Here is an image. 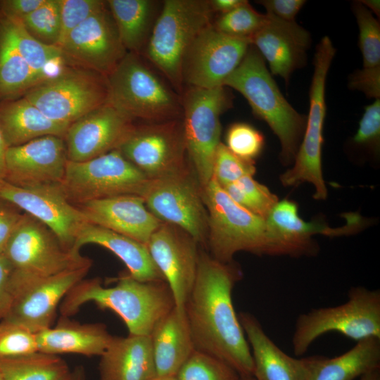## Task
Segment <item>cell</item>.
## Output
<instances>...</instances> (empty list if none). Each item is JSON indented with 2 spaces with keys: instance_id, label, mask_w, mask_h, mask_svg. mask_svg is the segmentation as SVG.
I'll return each instance as SVG.
<instances>
[{
  "instance_id": "6da1fadb",
  "label": "cell",
  "mask_w": 380,
  "mask_h": 380,
  "mask_svg": "<svg viewBox=\"0 0 380 380\" xmlns=\"http://www.w3.org/2000/svg\"><path fill=\"white\" fill-rule=\"evenodd\" d=\"M242 276L233 261L221 262L200 251L184 315L196 350L223 361L241 376H248L253 374V358L232 302L233 289Z\"/></svg>"
},
{
  "instance_id": "9f6ffc18",
  "label": "cell",
  "mask_w": 380,
  "mask_h": 380,
  "mask_svg": "<svg viewBox=\"0 0 380 380\" xmlns=\"http://www.w3.org/2000/svg\"><path fill=\"white\" fill-rule=\"evenodd\" d=\"M360 380H380V372L376 370L363 375Z\"/></svg>"
},
{
  "instance_id": "2e32d148",
  "label": "cell",
  "mask_w": 380,
  "mask_h": 380,
  "mask_svg": "<svg viewBox=\"0 0 380 380\" xmlns=\"http://www.w3.org/2000/svg\"><path fill=\"white\" fill-rule=\"evenodd\" d=\"M91 265L44 278L23 279L11 272L14 298L4 319L18 322L35 333L51 327L58 305L69 291L85 278Z\"/></svg>"
},
{
  "instance_id": "ac0fdd59",
  "label": "cell",
  "mask_w": 380,
  "mask_h": 380,
  "mask_svg": "<svg viewBox=\"0 0 380 380\" xmlns=\"http://www.w3.org/2000/svg\"><path fill=\"white\" fill-rule=\"evenodd\" d=\"M58 47L68 65L106 77L127 53L107 4L72 30Z\"/></svg>"
},
{
  "instance_id": "681fc988",
  "label": "cell",
  "mask_w": 380,
  "mask_h": 380,
  "mask_svg": "<svg viewBox=\"0 0 380 380\" xmlns=\"http://www.w3.org/2000/svg\"><path fill=\"white\" fill-rule=\"evenodd\" d=\"M0 200V255L3 254L7 242L21 218L15 208L8 206L6 202Z\"/></svg>"
},
{
  "instance_id": "7c38bea8",
  "label": "cell",
  "mask_w": 380,
  "mask_h": 380,
  "mask_svg": "<svg viewBox=\"0 0 380 380\" xmlns=\"http://www.w3.org/2000/svg\"><path fill=\"white\" fill-rule=\"evenodd\" d=\"M148 179L115 149L85 161L68 160L60 186L68 201L77 205L119 195L141 196Z\"/></svg>"
},
{
  "instance_id": "ba28073f",
  "label": "cell",
  "mask_w": 380,
  "mask_h": 380,
  "mask_svg": "<svg viewBox=\"0 0 380 380\" xmlns=\"http://www.w3.org/2000/svg\"><path fill=\"white\" fill-rule=\"evenodd\" d=\"M232 99L224 86L185 87L181 94L187 157L201 188L212 179L215 154L220 143V116L232 107Z\"/></svg>"
},
{
  "instance_id": "d6a6232c",
  "label": "cell",
  "mask_w": 380,
  "mask_h": 380,
  "mask_svg": "<svg viewBox=\"0 0 380 380\" xmlns=\"http://www.w3.org/2000/svg\"><path fill=\"white\" fill-rule=\"evenodd\" d=\"M42 82L18 53L8 18L0 11V103L23 96Z\"/></svg>"
},
{
  "instance_id": "cb8c5ba5",
  "label": "cell",
  "mask_w": 380,
  "mask_h": 380,
  "mask_svg": "<svg viewBox=\"0 0 380 380\" xmlns=\"http://www.w3.org/2000/svg\"><path fill=\"white\" fill-rule=\"evenodd\" d=\"M87 220L147 245L162 223L146 206L144 198L124 194L79 204Z\"/></svg>"
},
{
  "instance_id": "f1b7e54d",
  "label": "cell",
  "mask_w": 380,
  "mask_h": 380,
  "mask_svg": "<svg viewBox=\"0 0 380 380\" xmlns=\"http://www.w3.org/2000/svg\"><path fill=\"white\" fill-rule=\"evenodd\" d=\"M149 336L157 376H175L195 350L185 315H181L175 307Z\"/></svg>"
},
{
  "instance_id": "74e56055",
  "label": "cell",
  "mask_w": 380,
  "mask_h": 380,
  "mask_svg": "<svg viewBox=\"0 0 380 380\" xmlns=\"http://www.w3.org/2000/svg\"><path fill=\"white\" fill-rule=\"evenodd\" d=\"M352 9L359 29V47L364 69H380V24L360 1L353 3Z\"/></svg>"
},
{
  "instance_id": "c3c4849f",
  "label": "cell",
  "mask_w": 380,
  "mask_h": 380,
  "mask_svg": "<svg viewBox=\"0 0 380 380\" xmlns=\"http://www.w3.org/2000/svg\"><path fill=\"white\" fill-rule=\"evenodd\" d=\"M267 14L286 21H295V17L305 4L304 0H261Z\"/></svg>"
},
{
  "instance_id": "9c48e42d",
  "label": "cell",
  "mask_w": 380,
  "mask_h": 380,
  "mask_svg": "<svg viewBox=\"0 0 380 380\" xmlns=\"http://www.w3.org/2000/svg\"><path fill=\"white\" fill-rule=\"evenodd\" d=\"M336 53L331 40L324 37L315 52L314 72L309 91L310 108L304 134L293 160V166L280 177L283 185L298 186L308 182L313 184L314 198L324 200L327 189L322 175V148L326 117L325 87L327 74Z\"/></svg>"
},
{
  "instance_id": "ee69618b",
  "label": "cell",
  "mask_w": 380,
  "mask_h": 380,
  "mask_svg": "<svg viewBox=\"0 0 380 380\" xmlns=\"http://www.w3.org/2000/svg\"><path fill=\"white\" fill-rule=\"evenodd\" d=\"M101 0H60L61 32L56 46L75 27L106 6Z\"/></svg>"
},
{
  "instance_id": "d590c367",
  "label": "cell",
  "mask_w": 380,
  "mask_h": 380,
  "mask_svg": "<svg viewBox=\"0 0 380 380\" xmlns=\"http://www.w3.org/2000/svg\"><path fill=\"white\" fill-rule=\"evenodd\" d=\"M222 188L235 203L264 219L279 201L275 194L252 175L244 176Z\"/></svg>"
},
{
  "instance_id": "680465c9",
  "label": "cell",
  "mask_w": 380,
  "mask_h": 380,
  "mask_svg": "<svg viewBox=\"0 0 380 380\" xmlns=\"http://www.w3.org/2000/svg\"><path fill=\"white\" fill-rule=\"evenodd\" d=\"M240 380H255L253 376H241Z\"/></svg>"
},
{
  "instance_id": "1f68e13d",
  "label": "cell",
  "mask_w": 380,
  "mask_h": 380,
  "mask_svg": "<svg viewBox=\"0 0 380 380\" xmlns=\"http://www.w3.org/2000/svg\"><path fill=\"white\" fill-rule=\"evenodd\" d=\"M109 11L127 52L141 55L158 17V1L108 0Z\"/></svg>"
},
{
  "instance_id": "816d5d0a",
  "label": "cell",
  "mask_w": 380,
  "mask_h": 380,
  "mask_svg": "<svg viewBox=\"0 0 380 380\" xmlns=\"http://www.w3.org/2000/svg\"><path fill=\"white\" fill-rule=\"evenodd\" d=\"M244 0H209L213 12L224 14L236 8Z\"/></svg>"
},
{
  "instance_id": "f35d334b",
  "label": "cell",
  "mask_w": 380,
  "mask_h": 380,
  "mask_svg": "<svg viewBox=\"0 0 380 380\" xmlns=\"http://www.w3.org/2000/svg\"><path fill=\"white\" fill-rule=\"evenodd\" d=\"M266 18V14L258 13L244 0L231 11L220 14L213 25L223 34L250 40L263 25Z\"/></svg>"
},
{
  "instance_id": "f907efd6",
  "label": "cell",
  "mask_w": 380,
  "mask_h": 380,
  "mask_svg": "<svg viewBox=\"0 0 380 380\" xmlns=\"http://www.w3.org/2000/svg\"><path fill=\"white\" fill-rule=\"evenodd\" d=\"M46 0H0V11L6 16L23 20Z\"/></svg>"
},
{
  "instance_id": "ffe728a7",
  "label": "cell",
  "mask_w": 380,
  "mask_h": 380,
  "mask_svg": "<svg viewBox=\"0 0 380 380\" xmlns=\"http://www.w3.org/2000/svg\"><path fill=\"white\" fill-rule=\"evenodd\" d=\"M134 120L107 103L71 123L64 137L68 160L82 162L118 149Z\"/></svg>"
},
{
  "instance_id": "ab89813d",
  "label": "cell",
  "mask_w": 380,
  "mask_h": 380,
  "mask_svg": "<svg viewBox=\"0 0 380 380\" xmlns=\"http://www.w3.org/2000/svg\"><path fill=\"white\" fill-rule=\"evenodd\" d=\"M20 21L35 39L56 46L61 32L60 0H46Z\"/></svg>"
},
{
  "instance_id": "e0dca14e",
  "label": "cell",
  "mask_w": 380,
  "mask_h": 380,
  "mask_svg": "<svg viewBox=\"0 0 380 380\" xmlns=\"http://www.w3.org/2000/svg\"><path fill=\"white\" fill-rule=\"evenodd\" d=\"M0 200L42 222L72 251L79 232L88 222L82 211L68 201L60 184L19 186L1 179Z\"/></svg>"
},
{
  "instance_id": "5bb4252c",
  "label": "cell",
  "mask_w": 380,
  "mask_h": 380,
  "mask_svg": "<svg viewBox=\"0 0 380 380\" xmlns=\"http://www.w3.org/2000/svg\"><path fill=\"white\" fill-rule=\"evenodd\" d=\"M118 149L148 179L189 170L182 119L135 125Z\"/></svg>"
},
{
  "instance_id": "52a82bcc",
  "label": "cell",
  "mask_w": 380,
  "mask_h": 380,
  "mask_svg": "<svg viewBox=\"0 0 380 380\" xmlns=\"http://www.w3.org/2000/svg\"><path fill=\"white\" fill-rule=\"evenodd\" d=\"M329 332L340 333L356 342L380 338V291L353 286L345 303L299 315L291 338L294 354L303 355L315 340Z\"/></svg>"
},
{
  "instance_id": "7dc6e473",
  "label": "cell",
  "mask_w": 380,
  "mask_h": 380,
  "mask_svg": "<svg viewBox=\"0 0 380 380\" xmlns=\"http://www.w3.org/2000/svg\"><path fill=\"white\" fill-rule=\"evenodd\" d=\"M12 267L3 254L0 255V321L8 314L14 292L11 281Z\"/></svg>"
},
{
  "instance_id": "8fae6325",
  "label": "cell",
  "mask_w": 380,
  "mask_h": 380,
  "mask_svg": "<svg viewBox=\"0 0 380 380\" xmlns=\"http://www.w3.org/2000/svg\"><path fill=\"white\" fill-rule=\"evenodd\" d=\"M3 255L12 274L24 279L44 278L92 264L65 248L45 224L24 213L11 234Z\"/></svg>"
},
{
  "instance_id": "8d00e7d4",
  "label": "cell",
  "mask_w": 380,
  "mask_h": 380,
  "mask_svg": "<svg viewBox=\"0 0 380 380\" xmlns=\"http://www.w3.org/2000/svg\"><path fill=\"white\" fill-rule=\"evenodd\" d=\"M177 380H240V374L223 361L194 350L175 376Z\"/></svg>"
},
{
  "instance_id": "db71d44e",
  "label": "cell",
  "mask_w": 380,
  "mask_h": 380,
  "mask_svg": "<svg viewBox=\"0 0 380 380\" xmlns=\"http://www.w3.org/2000/svg\"><path fill=\"white\" fill-rule=\"evenodd\" d=\"M65 380H87L84 367L81 365L75 367Z\"/></svg>"
},
{
  "instance_id": "603a6c76",
  "label": "cell",
  "mask_w": 380,
  "mask_h": 380,
  "mask_svg": "<svg viewBox=\"0 0 380 380\" xmlns=\"http://www.w3.org/2000/svg\"><path fill=\"white\" fill-rule=\"evenodd\" d=\"M266 16L263 25L251 37V44L267 61L271 75L283 78L287 85L292 73L306 63L311 35L295 21Z\"/></svg>"
},
{
  "instance_id": "7402d4cb",
  "label": "cell",
  "mask_w": 380,
  "mask_h": 380,
  "mask_svg": "<svg viewBox=\"0 0 380 380\" xmlns=\"http://www.w3.org/2000/svg\"><path fill=\"white\" fill-rule=\"evenodd\" d=\"M346 217V223L338 228H331L321 222H308L298 215V205L294 201L284 199L276 203L265 220L277 254L300 256L316 253L312 235H348L358 231L363 224L357 213H348Z\"/></svg>"
},
{
  "instance_id": "277c9868",
  "label": "cell",
  "mask_w": 380,
  "mask_h": 380,
  "mask_svg": "<svg viewBox=\"0 0 380 380\" xmlns=\"http://www.w3.org/2000/svg\"><path fill=\"white\" fill-rule=\"evenodd\" d=\"M201 190L208 213L206 245L213 258L231 262L239 251L277 255L265 219L235 203L213 178Z\"/></svg>"
},
{
  "instance_id": "b9f144b4",
  "label": "cell",
  "mask_w": 380,
  "mask_h": 380,
  "mask_svg": "<svg viewBox=\"0 0 380 380\" xmlns=\"http://www.w3.org/2000/svg\"><path fill=\"white\" fill-rule=\"evenodd\" d=\"M255 172L253 161L236 156L225 144L220 143L215 154L212 178L222 187L236 182L244 176H253Z\"/></svg>"
},
{
  "instance_id": "6f0895ef",
  "label": "cell",
  "mask_w": 380,
  "mask_h": 380,
  "mask_svg": "<svg viewBox=\"0 0 380 380\" xmlns=\"http://www.w3.org/2000/svg\"><path fill=\"white\" fill-rule=\"evenodd\" d=\"M153 380H177L175 376L170 377H156Z\"/></svg>"
},
{
  "instance_id": "7bdbcfd3",
  "label": "cell",
  "mask_w": 380,
  "mask_h": 380,
  "mask_svg": "<svg viewBox=\"0 0 380 380\" xmlns=\"http://www.w3.org/2000/svg\"><path fill=\"white\" fill-rule=\"evenodd\" d=\"M264 137L253 126L244 122L230 125L226 134L228 149L236 156L254 161L264 146Z\"/></svg>"
},
{
  "instance_id": "9a60e30c",
  "label": "cell",
  "mask_w": 380,
  "mask_h": 380,
  "mask_svg": "<svg viewBox=\"0 0 380 380\" xmlns=\"http://www.w3.org/2000/svg\"><path fill=\"white\" fill-rule=\"evenodd\" d=\"M251 46L247 39L223 34L213 25L205 27L188 47L182 61L185 87L212 89L223 86Z\"/></svg>"
},
{
  "instance_id": "4dcf8cb0",
  "label": "cell",
  "mask_w": 380,
  "mask_h": 380,
  "mask_svg": "<svg viewBox=\"0 0 380 380\" xmlns=\"http://www.w3.org/2000/svg\"><path fill=\"white\" fill-rule=\"evenodd\" d=\"M379 369L380 338L371 337L332 358L313 356L307 380H354Z\"/></svg>"
},
{
  "instance_id": "60d3db41",
  "label": "cell",
  "mask_w": 380,
  "mask_h": 380,
  "mask_svg": "<svg viewBox=\"0 0 380 380\" xmlns=\"http://www.w3.org/2000/svg\"><path fill=\"white\" fill-rule=\"evenodd\" d=\"M37 351V333L8 319L0 321V360L23 356Z\"/></svg>"
},
{
  "instance_id": "7a4b0ae2",
  "label": "cell",
  "mask_w": 380,
  "mask_h": 380,
  "mask_svg": "<svg viewBox=\"0 0 380 380\" xmlns=\"http://www.w3.org/2000/svg\"><path fill=\"white\" fill-rule=\"evenodd\" d=\"M88 303L113 311L124 322L129 334L139 336H150L156 324L175 307L165 281H140L129 273L120 276L110 287L103 286L98 277L82 279L61 303V316L70 317Z\"/></svg>"
},
{
  "instance_id": "4fadbf2b",
  "label": "cell",
  "mask_w": 380,
  "mask_h": 380,
  "mask_svg": "<svg viewBox=\"0 0 380 380\" xmlns=\"http://www.w3.org/2000/svg\"><path fill=\"white\" fill-rule=\"evenodd\" d=\"M141 196L148 210L161 222L175 225L198 243L206 246L208 213L201 186L190 169L149 179Z\"/></svg>"
},
{
  "instance_id": "bcb514c9",
  "label": "cell",
  "mask_w": 380,
  "mask_h": 380,
  "mask_svg": "<svg viewBox=\"0 0 380 380\" xmlns=\"http://www.w3.org/2000/svg\"><path fill=\"white\" fill-rule=\"evenodd\" d=\"M348 87L363 92L367 98L380 99V69L355 71L348 80Z\"/></svg>"
},
{
  "instance_id": "f5cc1de1",
  "label": "cell",
  "mask_w": 380,
  "mask_h": 380,
  "mask_svg": "<svg viewBox=\"0 0 380 380\" xmlns=\"http://www.w3.org/2000/svg\"><path fill=\"white\" fill-rule=\"evenodd\" d=\"M7 148L8 146L0 128V180L4 179L6 176L5 156Z\"/></svg>"
},
{
  "instance_id": "8992f818",
  "label": "cell",
  "mask_w": 380,
  "mask_h": 380,
  "mask_svg": "<svg viewBox=\"0 0 380 380\" xmlns=\"http://www.w3.org/2000/svg\"><path fill=\"white\" fill-rule=\"evenodd\" d=\"M107 80L108 103L132 120L159 122L182 119L181 96L141 55L127 52Z\"/></svg>"
},
{
  "instance_id": "f546056e",
  "label": "cell",
  "mask_w": 380,
  "mask_h": 380,
  "mask_svg": "<svg viewBox=\"0 0 380 380\" xmlns=\"http://www.w3.org/2000/svg\"><path fill=\"white\" fill-rule=\"evenodd\" d=\"M68 127L48 118L24 96L0 103V128L8 148L47 135L64 138Z\"/></svg>"
},
{
  "instance_id": "11a10c76",
  "label": "cell",
  "mask_w": 380,
  "mask_h": 380,
  "mask_svg": "<svg viewBox=\"0 0 380 380\" xmlns=\"http://www.w3.org/2000/svg\"><path fill=\"white\" fill-rule=\"evenodd\" d=\"M371 13H374L378 18L380 16L379 0H361L360 1Z\"/></svg>"
},
{
  "instance_id": "d4e9b609",
  "label": "cell",
  "mask_w": 380,
  "mask_h": 380,
  "mask_svg": "<svg viewBox=\"0 0 380 380\" xmlns=\"http://www.w3.org/2000/svg\"><path fill=\"white\" fill-rule=\"evenodd\" d=\"M238 317L250 346L255 380H307L313 356L289 355L269 337L253 314L241 312Z\"/></svg>"
},
{
  "instance_id": "4316f807",
  "label": "cell",
  "mask_w": 380,
  "mask_h": 380,
  "mask_svg": "<svg viewBox=\"0 0 380 380\" xmlns=\"http://www.w3.org/2000/svg\"><path fill=\"white\" fill-rule=\"evenodd\" d=\"M112 336L103 323H80L63 316L54 327L37 333L38 351L56 355L100 357Z\"/></svg>"
},
{
  "instance_id": "3957f363",
  "label": "cell",
  "mask_w": 380,
  "mask_h": 380,
  "mask_svg": "<svg viewBox=\"0 0 380 380\" xmlns=\"http://www.w3.org/2000/svg\"><path fill=\"white\" fill-rule=\"evenodd\" d=\"M223 86L241 94L253 113L267 123L281 144V161L291 164L301 142L307 116L284 98L258 49L251 44L243 60Z\"/></svg>"
},
{
  "instance_id": "d6986e66",
  "label": "cell",
  "mask_w": 380,
  "mask_h": 380,
  "mask_svg": "<svg viewBox=\"0 0 380 380\" xmlns=\"http://www.w3.org/2000/svg\"><path fill=\"white\" fill-rule=\"evenodd\" d=\"M198 244L184 230L162 222L146 245L181 315H184L185 303L196 277L200 252Z\"/></svg>"
},
{
  "instance_id": "e575fe53",
  "label": "cell",
  "mask_w": 380,
  "mask_h": 380,
  "mask_svg": "<svg viewBox=\"0 0 380 380\" xmlns=\"http://www.w3.org/2000/svg\"><path fill=\"white\" fill-rule=\"evenodd\" d=\"M3 380H65L70 372L59 355L35 352L0 360Z\"/></svg>"
},
{
  "instance_id": "83f0119b",
  "label": "cell",
  "mask_w": 380,
  "mask_h": 380,
  "mask_svg": "<svg viewBox=\"0 0 380 380\" xmlns=\"http://www.w3.org/2000/svg\"><path fill=\"white\" fill-rule=\"evenodd\" d=\"M89 243L99 245L114 253L126 265L128 273L138 281H165L145 244L87 222L79 232L72 251L80 253L81 247Z\"/></svg>"
},
{
  "instance_id": "5b68a950",
  "label": "cell",
  "mask_w": 380,
  "mask_h": 380,
  "mask_svg": "<svg viewBox=\"0 0 380 380\" xmlns=\"http://www.w3.org/2000/svg\"><path fill=\"white\" fill-rule=\"evenodd\" d=\"M209 0H165L141 56L146 58L180 96L182 65L196 35L212 23Z\"/></svg>"
},
{
  "instance_id": "44dd1931",
  "label": "cell",
  "mask_w": 380,
  "mask_h": 380,
  "mask_svg": "<svg viewBox=\"0 0 380 380\" xmlns=\"http://www.w3.org/2000/svg\"><path fill=\"white\" fill-rule=\"evenodd\" d=\"M68 160L64 138L39 137L7 148L4 180L19 186L60 184Z\"/></svg>"
},
{
  "instance_id": "484cf974",
  "label": "cell",
  "mask_w": 380,
  "mask_h": 380,
  "mask_svg": "<svg viewBox=\"0 0 380 380\" xmlns=\"http://www.w3.org/2000/svg\"><path fill=\"white\" fill-rule=\"evenodd\" d=\"M99 380H153L157 376L149 336L112 338L100 356Z\"/></svg>"
},
{
  "instance_id": "f6af8a7d",
  "label": "cell",
  "mask_w": 380,
  "mask_h": 380,
  "mask_svg": "<svg viewBox=\"0 0 380 380\" xmlns=\"http://www.w3.org/2000/svg\"><path fill=\"white\" fill-rule=\"evenodd\" d=\"M357 147L369 149L375 153L380 144V99L365 108L356 134L352 139Z\"/></svg>"
},
{
  "instance_id": "30bf717a",
  "label": "cell",
  "mask_w": 380,
  "mask_h": 380,
  "mask_svg": "<svg viewBox=\"0 0 380 380\" xmlns=\"http://www.w3.org/2000/svg\"><path fill=\"white\" fill-rule=\"evenodd\" d=\"M23 96L48 118L70 125L108 103L109 90L106 77L67 65L57 75L35 85Z\"/></svg>"
},
{
  "instance_id": "91938a15",
  "label": "cell",
  "mask_w": 380,
  "mask_h": 380,
  "mask_svg": "<svg viewBox=\"0 0 380 380\" xmlns=\"http://www.w3.org/2000/svg\"><path fill=\"white\" fill-rule=\"evenodd\" d=\"M0 380H3L2 372L0 366Z\"/></svg>"
},
{
  "instance_id": "836d02e7",
  "label": "cell",
  "mask_w": 380,
  "mask_h": 380,
  "mask_svg": "<svg viewBox=\"0 0 380 380\" xmlns=\"http://www.w3.org/2000/svg\"><path fill=\"white\" fill-rule=\"evenodd\" d=\"M6 17L18 53L42 81L57 75L68 65L58 46L37 40L20 20Z\"/></svg>"
}]
</instances>
